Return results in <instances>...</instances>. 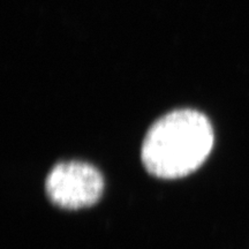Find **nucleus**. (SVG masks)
<instances>
[{
	"label": "nucleus",
	"mask_w": 249,
	"mask_h": 249,
	"mask_svg": "<svg viewBox=\"0 0 249 249\" xmlns=\"http://www.w3.org/2000/svg\"><path fill=\"white\" fill-rule=\"evenodd\" d=\"M103 191L104 178L101 171L86 161H60L46 176V195L61 209L92 207L102 197Z\"/></svg>",
	"instance_id": "obj_2"
},
{
	"label": "nucleus",
	"mask_w": 249,
	"mask_h": 249,
	"mask_svg": "<svg viewBox=\"0 0 249 249\" xmlns=\"http://www.w3.org/2000/svg\"><path fill=\"white\" fill-rule=\"evenodd\" d=\"M210 120L201 112L181 108L151 124L141 148V160L151 176L178 179L200 169L213 148Z\"/></svg>",
	"instance_id": "obj_1"
}]
</instances>
